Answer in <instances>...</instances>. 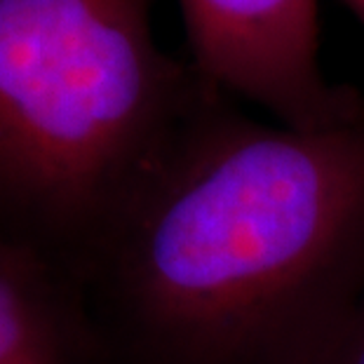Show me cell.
<instances>
[{
  "instance_id": "6da1fadb",
  "label": "cell",
  "mask_w": 364,
  "mask_h": 364,
  "mask_svg": "<svg viewBox=\"0 0 364 364\" xmlns=\"http://www.w3.org/2000/svg\"><path fill=\"white\" fill-rule=\"evenodd\" d=\"M364 291V120L291 129L209 92L82 280L108 364H313Z\"/></svg>"
},
{
  "instance_id": "7a4b0ae2",
  "label": "cell",
  "mask_w": 364,
  "mask_h": 364,
  "mask_svg": "<svg viewBox=\"0 0 364 364\" xmlns=\"http://www.w3.org/2000/svg\"><path fill=\"white\" fill-rule=\"evenodd\" d=\"M156 0H0V237L82 287L209 95L160 48Z\"/></svg>"
},
{
  "instance_id": "3957f363",
  "label": "cell",
  "mask_w": 364,
  "mask_h": 364,
  "mask_svg": "<svg viewBox=\"0 0 364 364\" xmlns=\"http://www.w3.org/2000/svg\"><path fill=\"white\" fill-rule=\"evenodd\" d=\"M191 66L209 90L291 129L364 120V97L320 64L317 0H179Z\"/></svg>"
},
{
  "instance_id": "277c9868",
  "label": "cell",
  "mask_w": 364,
  "mask_h": 364,
  "mask_svg": "<svg viewBox=\"0 0 364 364\" xmlns=\"http://www.w3.org/2000/svg\"><path fill=\"white\" fill-rule=\"evenodd\" d=\"M0 364H108L82 287L3 237Z\"/></svg>"
},
{
  "instance_id": "5b68a950",
  "label": "cell",
  "mask_w": 364,
  "mask_h": 364,
  "mask_svg": "<svg viewBox=\"0 0 364 364\" xmlns=\"http://www.w3.org/2000/svg\"><path fill=\"white\" fill-rule=\"evenodd\" d=\"M313 364H364V291Z\"/></svg>"
},
{
  "instance_id": "8992f818",
  "label": "cell",
  "mask_w": 364,
  "mask_h": 364,
  "mask_svg": "<svg viewBox=\"0 0 364 364\" xmlns=\"http://www.w3.org/2000/svg\"><path fill=\"white\" fill-rule=\"evenodd\" d=\"M343 3L350 7V12L362 21V26H364V0H343Z\"/></svg>"
}]
</instances>
